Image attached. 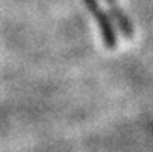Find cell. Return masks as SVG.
<instances>
[{"mask_svg": "<svg viewBox=\"0 0 153 152\" xmlns=\"http://www.w3.org/2000/svg\"><path fill=\"white\" fill-rule=\"evenodd\" d=\"M83 1H85L86 7L91 10V13L95 16L97 22L100 24L105 43L108 46H113L114 45V33H113V28H111V24H110L108 18L105 16V12L101 9V6L98 4L97 0H83Z\"/></svg>", "mask_w": 153, "mask_h": 152, "instance_id": "obj_1", "label": "cell"}, {"mask_svg": "<svg viewBox=\"0 0 153 152\" xmlns=\"http://www.w3.org/2000/svg\"><path fill=\"white\" fill-rule=\"evenodd\" d=\"M105 1H107V4H108V7H110V12H111L114 21L117 22L119 28L122 30V33H123L125 36H131V31H132L131 22H129V19L126 18V15L119 9L117 0H105Z\"/></svg>", "mask_w": 153, "mask_h": 152, "instance_id": "obj_2", "label": "cell"}]
</instances>
